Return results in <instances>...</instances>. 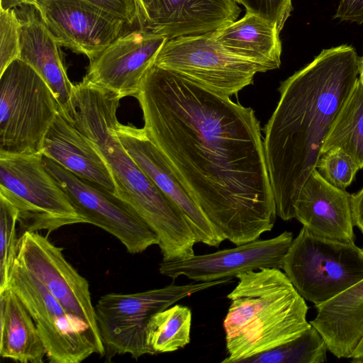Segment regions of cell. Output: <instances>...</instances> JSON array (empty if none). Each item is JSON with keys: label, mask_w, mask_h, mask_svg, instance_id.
I'll list each match as a JSON object with an SVG mask.
<instances>
[{"label": "cell", "mask_w": 363, "mask_h": 363, "mask_svg": "<svg viewBox=\"0 0 363 363\" xmlns=\"http://www.w3.org/2000/svg\"><path fill=\"white\" fill-rule=\"evenodd\" d=\"M136 98L146 134L219 234L240 245L272 230L277 207L252 108L155 65Z\"/></svg>", "instance_id": "obj_1"}, {"label": "cell", "mask_w": 363, "mask_h": 363, "mask_svg": "<svg viewBox=\"0 0 363 363\" xmlns=\"http://www.w3.org/2000/svg\"><path fill=\"white\" fill-rule=\"evenodd\" d=\"M360 59L342 45L323 50L281 83L264 129V149L277 216L295 218V203L329 130L358 79Z\"/></svg>", "instance_id": "obj_2"}, {"label": "cell", "mask_w": 363, "mask_h": 363, "mask_svg": "<svg viewBox=\"0 0 363 363\" xmlns=\"http://www.w3.org/2000/svg\"><path fill=\"white\" fill-rule=\"evenodd\" d=\"M121 98L84 78L74 84L67 117L94 145L111 172L120 198L157 235L162 261L194 256L196 238L179 209L159 189L128 153L116 133Z\"/></svg>", "instance_id": "obj_3"}, {"label": "cell", "mask_w": 363, "mask_h": 363, "mask_svg": "<svg viewBox=\"0 0 363 363\" xmlns=\"http://www.w3.org/2000/svg\"><path fill=\"white\" fill-rule=\"evenodd\" d=\"M227 295L223 320L228 356L222 363L243 362L299 337L311 323L308 306L284 272L261 268L238 274Z\"/></svg>", "instance_id": "obj_4"}, {"label": "cell", "mask_w": 363, "mask_h": 363, "mask_svg": "<svg viewBox=\"0 0 363 363\" xmlns=\"http://www.w3.org/2000/svg\"><path fill=\"white\" fill-rule=\"evenodd\" d=\"M58 113L49 86L29 65L16 59L0 74V155L42 154Z\"/></svg>", "instance_id": "obj_5"}, {"label": "cell", "mask_w": 363, "mask_h": 363, "mask_svg": "<svg viewBox=\"0 0 363 363\" xmlns=\"http://www.w3.org/2000/svg\"><path fill=\"white\" fill-rule=\"evenodd\" d=\"M0 195L16 208L21 235L86 223L45 167L42 154L0 155Z\"/></svg>", "instance_id": "obj_6"}, {"label": "cell", "mask_w": 363, "mask_h": 363, "mask_svg": "<svg viewBox=\"0 0 363 363\" xmlns=\"http://www.w3.org/2000/svg\"><path fill=\"white\" fill-rule=\"evenodd\" d=\"M282 269L300 295L316 306L363 280V249L316 236L303 226Z\"/></svg>", "instance_id": "obj_7"}, {"label": "cell", "mask_w": 363, "mask_h": 363, "mask_svg": "<svg viewBox=\"0 0 363 363\" xmlns=\"http://www.w3.org/2000/svg\"><path fill=\"white\" fill-rule=\"evenodd\" d=\"M230 279L172 284L140 292L109 293L101 296L94 308L105 349L113 354H130L135 359L155 354L146 340V328L154 314L195 293L229 283Z\"/></svg>", "instance_id": "obj_8"}, {"label": "cell", "mask_w": 363, "mask_h": 363, "mask_svg": "<svg viewBox=\"0 0 363 363\" xmlns=\"http://www.w3.org/2000/svg\"><path fill=\"white\" fill-rule=\"evenodd\" d=\"M33 320L52 363H79L93 354L103 356L105 347L82 319L68 313L47 288L17 259L9 286Z\"/></svg>", "instance_id": "obj_9"}, {"label": "cell", "mask_w": 363, "mask_h": 363, "mask_svg": "<svg viewBox=\"0 0 363 363\" xmlns=\"http://www.w3.org/2000/svg\"><path fill=\"white\" fill-rule=\"evenodd\" d=\"M154 65L228 96L251 84L256 74L267 72L262 65L226 50L213 31L167 40Z\"/></svg>", "instance_id": "obj_10"}, {"label": "cell", "mask_w": 363, "mask_h": 363, "mask_svg": "<svg viewBox=\"0 0 363 363\" xmlns=\"http://www.w3.org/2000/svg\"><path fill=\"white\" fill-rule=\"evenodd\" d=\"M43 161L86 223L96 225L113 235L130 254L141 253L150 246L158 245L155 232L124 201L44 155Z\"/></svg>", "instance_id": "obj_11"}, {"label": "cell", "mask_w": 363, "mask_h": 363, "mask_svg": "<svg viewBox=\"0 0 363 363\" xmlns=\"http://www.w3.org/2000/svg\"><path fill=\"white\" fill-rule=\"evenodd\" d=\"M16 259L68 313L84 320L101 337L89 284L66 259L61 247L38 232H25L20 237Z\"/></svg>", "instance_id": "obj_12"}, {"label": "cell", "mask_w": 363, "mask_h": 363, "mask_svg": "<svg viewBox=\"0 0 363 363\" xmlns=\"http://www.w3.org/2000/svg\"><path fill=\"white\" fill-rule=\"evenodd\" d=\"M293 234L284 231L277 237L255 240L235 247L194 255L175 261H162L159 272L175 279L185 276L196 282L212 281L236 277L261 268L282 269Z\"/></svg>", "instance_id": "obj_13"}, {"label": "cell", "mask_w": 363, "mask_h": 363, "mask_svg": "<svg viewBox=\"0 0 363 363\" xmlns=\"http://www.w3.org/2000/svg\"><path fill=\"white\" fill-rule=\"evenodd\" d=\"M167 40L165 35L146 28L121 35L90 60L84 78L121 99L136 97L144 76Z\"/></svg>", "instance_id": "obj_14"}, {"label": "cell", "mask_w": 363, "mask_h": 363, "mask_svg": "<svg viewBox=\"0 0 363 363\" xmlns=\"http://www.w3.org/2000/svg\"><path fill=\"white\" fill-rule=\"evenodd\" d=\"M34 6L59 45L89 61L121 35L125 25L83 0H40Z\"/></svg>", "instance_id": "obj_15"}, {"label": "cell", "mask_w": 363, "mask_h": 363, "mask_svg": "<svg viewBox=\"0 0 363 363\" xmlns=\"http://www.w3.org/2000/svg\"><path fill=\"white\" fill-rule=\"evenodd\" d=\"M115 130L120 142L135 162L182 212L194 234L196 243L218 247L225 239L217 232L176 179L144 128L118 121Z\"/></svg>", "instance_id": "obj_16"}, {"label": "cell", "mask_w": 363, "mask_h": 363, "mask_svg": "<svg viewBox=\"0 0 363 363\" xmlns=\"http://www.w3.org/2000/svg\"><path fill=\"white\" fill-rule=\"evenodd\" d=\"M14 9L21 23L19 59L42 77L56 99L58 111L67 117L74 85L67 74L60 45L34 5L23 4Z\"/></svg>", "instance_id": "obj_17"}, {"label": "cell", "mask_w": 363, "mask_h": 363, "mask_svg": "<svg viewBox=\"0 0 363 363\" xmlns=\"http://www.w3.org/2000/svg\"><path fill=\"white\" fill-rule=\"evenodd\" d=\"M351 196L328 182L315 169L301 189L295 218L316 236L354 242Z\"/></svg>", "instance_id": "obj_18"}, {"label": "cell", "mask_w": 363, "mask_h": 363, "mask_svg": "<svg viewBox=\"0 0 363 363\" xmlns=\"http://www.w3.org/2000/svg\"><path fill=\"white\" fill-rule=\"evenodd\" d=\"M41 153L79 177L115 194L114 182L100 152L59 111L44 138Z\"/></svg>", "instance_id": "obj_19"}, {"label": "cell", "mask_w": 363, "mask_h": 363, "mask_svg": "<svg viewBox=\"0 0 363 363\" xmlns=\"http://www.w3.org/2000/svg\"><path fill=\"white\" fill-rule=\"evenodd\" d=\"M235 0H157V16L146 28L167 40L215 31L237 21Z\"/></svg>", "instance_id": "obj_20"}, {"label": "cell", "mask_w": 363, "mask_h": 363, "mask_svg": "<svg viewBox=\"0 0 363 363\" xmlns=\"http://www.w3.org/2000/svg\"><path fill=\"white\" fill-rule=\"evenodd\" d=\"M309 323L336 357L351 358L363 337V280L332 299L316 305Z\"/></svg>", "instance_id": "obj_21"}, {"label": "cell", "mask_w": 363, "mask_h": 363, "mask_svg": "<svg viewBox=\"0 0 363 363\" xmlns=\"http://www.w3.org/2000/svg\"><path fill=\"white\" fill-rule=\"evenodd\" d=\"M279 33L276 24L248 12L240 20L213 31L214 38L226 50L262 65L267 71L281 65Z\"/></svg>", "instance_id": "obj_22"}, {"label": "cell", "mask_w": 363, "mask_h": 363, "mask_svg": "<svg viewBox=\"0 0 363 363\" xmlns=\"http://www.w3.org/2000/svg\"><path fill=\"white\" fill-rule=\"evenodd\" d=\"M0 355L21 363H42L46 350L28 311L9 287L0 292Z\"/></svg>", "instance_id": "obj_23"}, {"label": "cell", "mask_w": 363, "mask_h": 363, "mask_svg": "<svg viewBox=\"0 0 363 363\" xmlns=\"http://www.w3.org/2000/svg\"><path fill=\"white\" fill-rule=\"evenodd\" d=\"M340 147L363 168V85L359 78L335 118L322 152Z\"/></svg>", "instance_id": "obj_24"}, {"label": "cell", "mask_w": 363, "mask_h": 363, "mask_svg": "<svg viewBox=\"0 0 363 363\" xmlns=\"http://www.w3.org/2000/svg\"><path fill=\"white\" fill-rule=\"evenodd\" d=\"M191 327V309L172 305L151 317L146 328L147 343L155 354L175 352L190 342Z\"/></svg>", "instance_id": "obj_25"}, {"label": "cell", "mask_w": 363, "mask_h": 363, "mask_svg": "<svg viewBox=\"0 0 363 363\" xmlns=\"http://www.w3.org/2000/svg\"><path fill=\"white\" fill-rule=\"evenodd\" d=\"M324 338L311 324L299 337L243 363H321L326 361Z\"/></svg>", "instance_id": "obj_26"}, {"label": "cell", "mask_w": 363, "mask_h": 363, "mask_svg": "<svg viewBox=\"0 0 363 363\" xmlns=\"http://www.w3.org/2000/svg\"><path fill=\"white\" fill-rule=\"evenodd\" d=\"M17 211L0 195V292L8 288L9 277L16 259L20 237L17 235Z\"/></svg>", "instance_id": "obj_27"}, {"label": "cell", "mask_w": 363, "mask_h": 363, "mask_svg": "<svg viewBox=\"0 0 363 363\" xmlns=\"http://www.w3.org/2000/svg\"><path fill=\"white\" fill-rule=\"evenodd\" d=\"M315 169L328 182L344 190L351 185L360 169L356 162L340 147L321 153Z\"/></svg>", "instance_id": "obj_28"}, {"label": "cell", "mask_w": 363, "mask_h": 363, "mask_svg": "<svg viewBox=\"0 0 363 363\" xmlns=\"http://www.w3.org/2000/svg\"><path fill=\"white\" fill-rule=\"evenodd\" d=\"M21 23L14 9H0V74L20 56Z\"/></svg>", "instance_id": "obj_29"}, {"label": "cell", "mask_w": 363, "mask_h": 363, "mask_svg": "<svg viewBox=\"0 0 363 363\" xmlns=\"http://www.w3.org/2000/svg\"><path fill=\"white\" fill-rule=\"evenodd\" d=\"M246 12L256 14L283 29L293 9L292 0H238Z\"/></svg>", "instance_id": "obj_30"}, {"label": "cell", "mask_w": 363, "mask_h": 363, "mask_svg": "<svg viewBox=\"0 0 363 363\" xmlns=\"http://www.w3.org/2000/svg\"><path fill=\"white\" fill-rule=\"evenodd\" d=\"M99 8L122 21L132 25L139 18V8L136 0H83Z\"/></svg>", "instance_id": "obj_31"}, {"label": "cell", "mask_w": 363, "mask_h": 363, "mask_svg": "<svg viewBox=\"0 0 363 363\" xmlns=\"http://www.w3.org/2000/svg\"><path fill=\"white\" fill-rule=\"evenodd\" d=\"M334 18L361 24L363 23V0H340Z\"/></svg>", "instance_id": "obj_32"}, {"label": "cell", "mask_w": 363, "mask_h": 363, "mask_svg": "<svg viewBox=\"0 0 363 363\" xmlns=\"http://www.w3.org/2000/svg\"><path fill=\"white\" fill-rule=\"evenodd\" d=\"M139 8L140 28L148 27L157 16V0H136Z\"/></svg>", "instance_id": "obj_33"}, {"label": "cell", "mask_w": 363, "mask_h": 363, "mask_svg": "<svg viewBox=\"0 0 363 363\" xmlns=\"http://www.w3.org/2000/svg\"><path fill=\"white\" fill-rule=\"evenodd\" d=\"M351 201L354 224L363 233V188L357 193L352 194Z\"/></svg>", "instance_id": "obj_34"}, {"label": "cell", "mask_w": 363, "mask_h": 363, "mask_svg": "<svg viewBox=\"0 0 363 363\" xmlns=\"http://www.w3.org/2000/svg\"><path fill=\"white\" fill-rule=\"evenodd\" d=\"M40 0H1V9H15L23 4L35 5Z\"/></svg>", "instance_id": "obj_35"}, {"label": "cell", "mask_w": 363, "mask_h": 363, "mask_svg": "<svg viewBox=\"0 0 363 363\" xmlns=\"http://www.w3.org/2000/svg\"><path fill=\"white\" fill-rule=\"evenodd\" d=\"M352 362L363 363V337L355 348L352 354Z\"/></svg>", "instance_id": "obj_36"}, {"label": "cell", "mask_w": 363, "mask_h": 363, "mask_svg": "<svg viewBox=\"0 0 363 363\" xmlns=\"http://www.w3.org/2000/svg\"><path fill=\"white\" fill-rule=\"evenodd\" d=\"M359 79L363 85V56L360 59Z\"/></svg>", "instance_id": "obj_37"}, {"label": "cell", "mask_w": 363, "mask_h": 363, "mask_svg": "<svg viewBox=\"0 0 363 363\" xmlns=\"http://www.w3.org/2000/svg\"><path fill=\"white\" fill-rule=\"evenodd\" d=\"M238 4V0H235Z\"/></svg>", "instance_id": "obj_38"}]
</instances>
